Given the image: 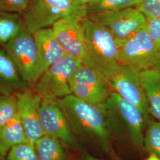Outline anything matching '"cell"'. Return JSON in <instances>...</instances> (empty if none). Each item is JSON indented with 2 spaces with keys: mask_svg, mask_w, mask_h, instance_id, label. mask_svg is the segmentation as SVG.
Returning a JSON list of instances; mask_svg holds the SVG:
<instances>
[{
  "mask_svg": "<svg viewBox=\"0 0 160 160\" xmlns=\"http://www.w3.org/2000/svg\"><path fill=\"white\" fill-rule=\"evenodd\" d=\"M75 137L113 154L111 148L113 127L105 105L100 107L70 94L57 102Z\"/></svg>",
  "mask_w": 160,
  "mask_h": 160,
  "instance_id": "cell-1",
  "label": "cell"
},
{
  "mask_svg": "<svg viewBox=\"0 0 160 160\" xmlns=\"http://www.w3.org/2000/svg\"><path fill=\"white\" fill-rule=\"evenodd\" d=\"M88 66L107 78L121 67L119 46L113 36L103 26L86 17L82 20Z\"/></svg>",
  "mask_w": 160,
  "mask_h": 160,
  "instance_id": "cell-2",
  "label": "cell"
},
{
  "mask_svg": "<svg viewBox=\"0 0 160 160\" xmlns=\"http://www.w3.org/2000/svg\"><path fill=\"white\" fill-rule=\"evenodd\" d=\"M113 130L121 132L138 148L144 147V135L150 119L137 106L112 92L105 104Z\"/></svg>",
  "mask_w": 160,
  "mask_h": 160,
  "instance_id": "cell-3",
  "label": "cell"
},
{
  "mask_svg": "<svg viewBox=\"0 0 160 160\" xmlns=\"http://www.w3.org/2000/svg\"><path fill=\"white\" fill-rule=\"evenodd\" d=\"M22 15L26 29L33 34L65 17H86L87 12L86 7L76 6L71 0H29Z\"/></svg>",
  "mask_w": 160,
  "mask_h": 160,
  "instance_id": "cell-4",
  "label": "cell"
},
{
  "mask_svg": "<svg viewBox=\"0 0 160 160\" xmlns=\"http://www.w3.org/2000/svg\"><path fill=\"white\" fill-rule=\"evenodd\" d=\"M82 62L65 55L42 75L34 86L43 101L57 102L72 94L69 80Z\"/></svg>",
  "mask_w": 160,
  "mask_h": 160,
  "instance_id": "cell-5",
  "label": "cell"
},
{
  "mask_svg": "<svg viewBox=\"0 0 160 160\" xmlns=\"http://www.w3.org/2000/svg\"><path fill=\"white\" fill-rule=\"evenodd\" d=\"M71 93L81 100L103 107L112 91L107 77L96 69L82 63L69 80Z\"/></svg>",
  "mask_w": 160,
  "mask_h": 160,
  "instance_id": "cell-6",
  "label": "cell"
},
{
  "mask_svg": "<svg viewBox=\"0 0 160 160\" xmlns=\"http://www.w3.org/2000/svg\"><path fill=\"white\" fill-rule=\"evenodd\" d=\"M119 46L121 65L142 71L155 68L160 62V50L155 46L146 29L141 30Z\"/></svg>",
  "mask_w": 160,
  "mask_h": 160,
  "instance_id": "cell-7",
  "label": "cell"
},
{
  "mask_svg": "<svg viewBox=\"0 0 160 160\" xmlns=\"http://www.w3.org/2000/svg\"><path fill=\"white\" fill-rule=\"evenodd\" d=\"M108 29L119 46L142 29H146L147 20L136 7L104 12L87 17Z\"/></svg>",
  "mask_w": 160,
  "mask_h": 160,
  "instance_id": "cell-8",
  "label": "cell"
},
{
  "mask_svg": "<svg viewBox=\"0 0 160 160\" xmlns=\"http://www.w3.org/2000/svg\"><path fill=\"white\" fill-rule=\"evenodd\" d=\"M4 46L5 51L24 81L29 86L34 87L38 56L33 34L29 33L24 26L20 33Z\"/></svg>",
  "mask_w": 160,
  "mask_h": 160,
  "instance_id": "cell-9",
  "label": "cell"
},
{
  "mask_svg": "<svg viewBox=\"0 0 160 160\" xmlns=\"http://www.w3.org/2000/svg\"><path fill=\"white\" fill-rule=\"evenodd\" d=\"M140 72L131 67L122 65L114 74L107 79L112 92L137 106L150 118L148 103L141 83Z\"/></svg>",
  "mask_w": 160,
  "mask_h": 160,
  "instance_id": "cell-10",
  "label": "cell"
},
{
  "mask_svg": "<svg viewBox=\"0 0 160 160\" xmlns=\"http://www.w3.org/2000/svg\"><path fill=\"white\" fill-rule=\"evenodd\" d=\"M84 18L65 17L55 23L52 29L65 54L88 66L82 27V20Z\"/></svg>",
  "mask_w": 160,
  "mask_h": 160,
  "instance_id": "cell-11",
  "label": "cell"
},
{
  "mask_svg": "<svg viewBox=\"0 0 160 160\" xmlns=\"http://www.w3.org/2000/svg\"><path fill=\"white\" fill-rule=\"evenodd\" d=\"M40 124L45 135L54 138L75 151L80 143L57 102L43 101L40 108Z\"/></svg>",
  "mask_w": 160,
  "mask_h": 160,
  "instance_id": "cell-12",
  "label": "cell"
},
{
  "mask_svg": "<svg viewBox=\"0 0 160 160\" xmlns=\"http://www.w3.org/2000/svg\"><path fill=\"white\" fill-rule=\"evenodd\" d=\"M18 115L23 125L29 143L34 146L36 141L45 135L40 120L42 97L36 92L27 89L16 94Z\"/></svg>",
  "mask_w": 160,
  "mask_h": 160,
  "instance_id": "cell-13",
  "label": "cell"
},
{
  "mask_svg": "<svg viewBox=\"0 0 160 160\" xmlns=\"http://www.w3.org/2000/svg\"><path fill=\"white\" fill-rule=\"evenodd\" d=\"M38 56L36 83L48 69L66 54L51 28L40 29L33 34Z\"/></svg>",
  "mask_w": 160,
  "mask_h": 160,
  "instance_id": "cell-14",
  "label": "cell"
},
{
  "mask_svg": "<svg viewBox=\"0 0 160 160\" xmlns=\"http://www.w3.org/2000/svg\"><path fill=\"white\" fill-rule=\"evenodd\" d=\"M29 87L6 51H0V94L13 95Z\"/></svg>",
  "mask_w": 160,
  "mask_h": 160,
  "instance_id": "cell-15",
  "label": "cell"
},
{
  "mask_svg": "<svg viewBox=\"0 0 160 160\" xmlns=\"http://www.w3.org/2000/svg\"><path fill=\"white\" fill-rule=\"evenodd\" d=\"M140 78L150 114L160 122V72L156 68L149 69L140 72Z\"/></svg>",
  "mask_w": 160,
  "mask_h": 160,
  "instance_id": "cell-16",
  "label": "cell"
},
{
  "mask_svg": "<svg viewBox=\"0 0 160 160\" xmlns=\"http://www.w3.org/2000/svg\"><path fill=\"white\" fill-rule=\"evenodd\" d=\"M24 143H29V140L17 113L9 122L0 127V155L5 157L12 148Z\"/></svg>",
  "mask_w": 160,
  "mask_h": 160,
  "instance_id": "cell-17",
  "label": "cell"
},
{
  "mask_svg": "<svg viewBox=\"0 0 160 160\" xmlns=\"http://www.w3.org/2000/svg\"><path fill=\"white\" fill-rule=\"evenodd\" d=\"M34 147L39 160H67V158L63 143L50 136L43 135L36 141Z\"/></svg>",
  "mask_w": 160,
  "mask_h": 160,
  "instance_id": "cell-18",
  "label": "cell"
},
{
  "mask_svg": "<svg viewBox=\"0 0 160 160\" xmlns=\"http://www.w3.org/2000/svg\"><path fill=\"white\" fill-rule=\"evenodd\" d=\"M25 26L23 15L16 12H3L0 16V44L12 40Z\"/></svg>",
  "mask_w": 160,
  "mask_h": 160,
  "instance_id": "cell-19",
  "label": "cell"
},
{
  "mask_svg": "<svg viewBox=\"0 0 160 160\" xmlns=\"http://www.w3.org/2000/svg\"><path fill=\"white\" fill-rule=\"evenodd\" d=\"M140 0H92L86 6L87 17L113 12L131 7H137Z\"/></svg>",
  "mask_w": 160,
  "mask_h": 160,
  "instance_id": "cell-20",
  "label": "cell"
},
{
  "mask_svg": "<svg viewBox=\"0 0 160 160\" xmlns=\"http://www.w3.org/2000/svg\"><path fill=\"white\" fill-rule=\"evenodd\" d=\"M144 147L160 158V122L148 120L144 135Z\"/></svg>",
  "mask_w": 160,
  "mask_h": 160,
  "instance_id": "cell-21",
  "label": "cell"
},
{
  "mask_svg": "<svg viewBox=\"0 0 160 160\" xmlns=\"http://www.w3.org/2000/svg\"><path fill=\"white\" fill-rule=\"evenodd\" d=\"M17 112L16 96L0 94V127L13 119Z\"/></svg>",
  "mask_w": 160,
  "mask_h": 160,
  "instance_id": "cell-22",
  "label": "cell"
},
{
  "mask_svg": "<svg viewBox=\"0 0 160 160\" xmlns=\"http://www.w3.org/2000/svg\"><path fill=\"white\" fill-rule=\"evenodd\" d=\"M7 160H39L34 147L30 143L19 144L12 148L7 155Z\"/></svg>",
  "mask_w": 160,
  "mask_h": 160,
  "instance_id": "cell-23",
  "label": "cell"
},
{
  "mask_svg": "<svg viewBox=\"0 0 160 160\" xmlns=\"http://www.w3.org/2000/svg\"><path fill=\"white\" fill-rule=\"evenodd\" d=\"M136 7L147 20L160 17V0H140Z\"/></svg>",
  "mask_w": 160,
  "mask_h": 160,
  "instance_id": "cell-24",
  "label": "cell"
},
{
  "mask_svg": "<svg viewBox=\"0 0 160 160\" xmlns=\"http://www.w3.org/2000/svg\"><path fill=\"white\" fill-rule=\"evenodd\" d=\"M29 4V0H0V12L23 14Z\"/></svg>",
  "mask_w": 160,
  "mask_h": 160,
  "instance_id": "cell-25",
  "label": "cell"
},
{
  "mask_svg": "<svg viewBox=\"0 0 160 160\" xmlns=\"http://www.w3.org/2000/svg\"><path fill=\"white\" fill-rule=\"evenodd\" d=\"M146 30L155 46L160 50V18L147 20Z\"/></svg>",
  "mask_w": 160,
  "mask_h": 160,
  "instance_id": "cell-26",
  "label": "cell"
},
{
  "mask_svg": "<svg viewBox=\"0 0 160 160\" xmlns=\"http://www.w3.org/2000/svg\"><path fill=\"white\" fill-rule=\"evenodd\" d=\"M74 4L78 7H86L92 0H71Z\"/></svg>",
  "mask_w": 160,
  "mask_h": 160,
  "instance_id": "cell-27",
  "label": "cell"
},
{
  "mask_svg": "<svg viewBox=\"0 0 160 160\" xmlns=\"http://www.w3.org/2000/svg\"><path fill=\"white\" fill-rule=\"evenodd\" d=\"M82 160H103L100 158H96L95 157H93L91 155L86 154L84 155L82 157Z\"/></svg>",
  "mask_w": 160,
  "mask_h": 160,
  "instance_id": "cell-28",
  "label": "cell"
},
{
  "mask_svg": "<svg viewBox=\"0 0 160 160\" xmlns=\"http://www.w3.org/2000/svg\"><path fill=\"white\" fill-rule=\"evenodd\" d=\"M145 160H160V158L154 154L150 153V155Z\"/></svg>",
  "mask_w": 160,
  "mask_h": 160,
  "instance_id": "cell-29",
  "label": "cell"
},
{
  "mask_svg": "<svg viewBox=\"0 0 160 160\" xmlns=\"http://www.w3.org/2000/svg\"><path fill=\"white\" fill-rule=\"evenodd\" d=\"M112 156H113V157H114V160H122L120 159L119 157H118V156H116V155L113 154Z\"/></svg>",
  "mask_w": 160,
  "mask_h": 160,
  "instance_id": "cell-30",
  "label": "cell"
},
{
  "mask_svg": "<svg viewBox=\"0 0 160 160\" xmlns=\"http://www.w3.org/2000/svg\"><path fill=\"white\" fill-rule=\"evenodd\" d=\"M155 68L157 69H158V71L160 72V62L159 63L157 64V65L156 66Z\"/></svg>",
  "mask_w": 160,
  "mask_h": 160,
  "instance_id": "cell-31",
  "label": "cell"
},
{
  "mask_svg": "<svg viewBox=\"0 0 160 160\" xmlns=\"http://www.w3.org/2000/svg\"><path fill=\"white\" fill-rule=\"evenodd\" d=\"M5 157H1V155H0V160H5Z\"/></svg>",
  "mask_w": 160,
  "mask_h": 160,
  "instance_id": "cell-32",
  "label": "cell"
},
{
  "mask_svg": "<svg viewBox=\"0 0 160 160\" xmlns=\"http://www.w3.org/2000/svg\"><path fill=\"white\" fill-rule=\"evenodd\" d=\"M5 160H6V159H5Z\"/></svg>",
  "mask_w": 160,
  "mask_h": 160,
  "instance_id": "cell-33",
  "label": "cell"
},
{
  "mask_svg": "<svg viewBox=\"0 0 160 160\" xmlns=\"http://www.w3.org/2000/svg\"></svg>",
  "mask_w": 160,
  "mask_h": 160,
  "instance_id": "cell-34",
  "label": "cell"
}]
</instances>
